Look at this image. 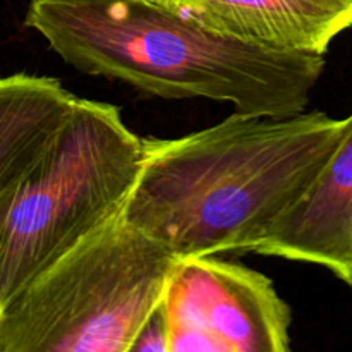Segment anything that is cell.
<instances>
[{
  "label": "cell",
  "instance_id": "1",
  "mask_svg": "<svg viewBox=\"0 0 352 352\" xmlns=\"http://www.w3.org/2000/svg\"><path fill=\"white\" fill-rule=\"evenodd\" d=\"M351 124L323 112L232 113L177 140H144L124 217L177 258L250 250L291 208Z\"/></svg>",
  "mask_w": 352,
  "mask_h": 352
},
{
  "label": "cell",
  "instance_id": "2",
  "mask_svg": "<svg viewBox=\"0 0 352 352\" xmlns=\"http://www.w3.org/2000/svg\"><path fill=\"white\" fill-rule=\"evenodd\" d=\"M24 24L85 74L162 98L229 102L246 116L305 112L325 65L323 55L227 36L165 0H30Z\"/></svg>",
  "mask_w": 352,
  "mask_h": 352
},
{
  "label": "cell",
  "instance_id": "3",
  "mask_svg": "<svg viewBox=\"0 0 352 352\" xmlns=\"http://www.w3.org/2000/svg\"><path fill=\"white\" fill-rule=\"evenodd\" d=\"M144 140L112 103L76 98L40 157L0 199L3 305L124 212Z\"/></svg>",
  "mask_w": 352,
  "mask_h": 352
},
{
  "label": "cell",
  "instance_id": "4",
  "mask_svg": "<svg viewBox=\"0 0 352 352\" xmlns=\"http://www.w3.org/2000/svg\"><path fill=\"white\" fill-rule=\"evenodd\" d=\"M177 261L119 213L7 302L0 352H129Z\"/></svg>",
  "mask_w": 352,
  "mask_h": 352
},
{
  "label": "cell",
  "instance_id": "5",
  "mask_svg": "<svg viewBox=\"0 0 352 352\" xmlns=\"http://www.w3.org/2000/svg\"><path fill=\"white\" fill-rule=\"evenodd\" d=\"M164 306L168 352H285L291 311L263 274L212 256L179 258Z\"/></svg>",
  "mask_w": 352,
  "mask_h": 352
},
{
  "label": "cell",
  "instance_id": "6",
  "mask_svg": "<svg viewBox=\"0 0 352 352\" xmlns=\"http://www.w3.org/2000/svg\"><path fill=\"white\" fill-rule=\"evenodd\" d=\"M253 251L323 265L336 275L352 263V116L332 157Z\"/></svg>",
  "mask_w": 352,
  "mask_h": 352
},
{
  "label": "cell",
  "instance_id": "7",
  "mask_svg": "<svg viewBox=\"0 0 352 352\" xmlns=\"http://www.w3.org/2000/svg\"><path fill=\"white\" fill-rule=\"evenodd\" d=\"M212 30L275 52L325 55L352 26V0H165Z\"/></svg>",
  "mask_w": 352,
  "mask_h": 352
},
{
  "label": "cell",
  "instance_id": "8",
  "mask_svg": "<svg viewBox=\"0 0 352 352\" xmlns=\"http://www.w3.org/2000/svg\"><path fill=\"white\" fill-rule=\"evenodd\" d=\"M76 96L57 79H0V199L17 184L71 112Z\"/></svg>",
  "mask_w": 352,
  "mask_h": 352
},
{
  "label": "cell",
  "instance_id": "9",
  "mask_svg": "<svg viewBox=\"0 0 352 352\" xmlns=\"http://www.w3.org/2000/svg\"><path fill=\"white\" fill-rule=\"evenodd\" d=\"M168 339H170L168 318L167 311H165L164 299H162L160 305L148 315L141 329L138 330L129 352H168Z\"/></svg>",
  "mask_w": 352,
  "mask_h": 352
},
{
  "label": "cell",
  "instance_id": "10",
  "mask_svg": "<svg viewBox=\"0 0 352 352\" xmlns=\"http://www.w3.org/2000/svg\"><path fill=\"white\" fill-rule=\"evenodd\" d=\"M339 277L342 278V280H346L347 284H349L351 287H352V263H351V265H347V267L344 268L342 272H340Z\"/></svg>",
  "mask_w": 352,
  "mask_h": 352
},
{
  "label": "cell",
  "instance_id": "11",
  "mask_svg": "<svg viewBox=\"0 0 352 352\" xmlns=\"http://www.w3.org/2000/svg\"><path fill=\"white\" fill-rule=\"evenodd\" d=\"M3 308H6V305H3L2 298H0V329H2V318H3Z\"/></svg>",
  "mask_w": 352,
  "mask_h": 352
}]
</instances>
